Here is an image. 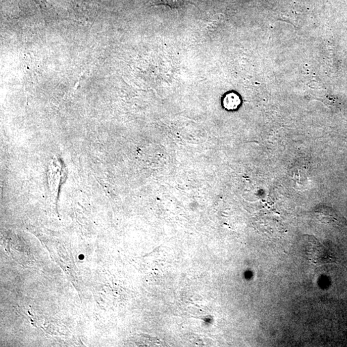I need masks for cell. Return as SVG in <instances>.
Wrapping results in <instances>:
<instances>
[{"label":"cell","mask_w":347,"mask_h":347,"mask_svg":"<svg viewBox=\"0 0 347 347\" xmlns=\"http://www.w3.org/2000/svg\"><path fill=\"white\" fill-rule=\"evenodd\" d=\"M159 3L171 8L180 7L184 3L185 0H158Z\"/></svg>","instance_id":"1"},{"label":"cell","mask_w":347,"mask_h":347,"mask_svg":"<svg viewBox=\"0 0 347 347\" xmlns=\"http://www.w3.org/2000/svg\"></svg>","instance_id":"2"}]
</instances>
